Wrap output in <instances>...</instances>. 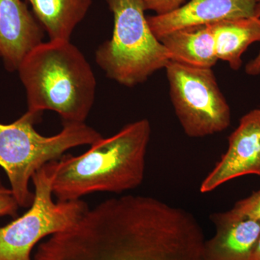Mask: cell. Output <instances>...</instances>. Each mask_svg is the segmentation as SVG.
I'll return each instance as SVG.
<instances>
[{
  "label": "cell",
  "instance_id": "cell-1",
  "mask_svg": "<svg viewBox=\"0 0 260 260\" xmlns=\"http://www.w3.org/2000/svg\"><path fill=\"white\" fill-rule=\"evenodd\" d=\"M205 236L186 210L126 195L88 209L38 246L34 260H206Z\"/></svg>",
  "mask_w": 260,
  "mask_h": 260
},
{
  "label": "cell",
  "instance_id": "cell-2",
  "mask_svg": "<svg viewBox=\"0 0 260 260\" xmlns=\"http://www.w3.org/2000/svg\"><path fill=\"white\" fill-rule=\"evenodd\" d=\"M150 135V122L141 119L98 140L81 155H63L48 162L53 195L59 201H71L99 191L120 193L138 187L144 179Z\"/></svg>",
  "mask_w": 260,
  "mask_h": 260
},
{
  "label": "cell",
  "instance_id": "cell-3",
  "mask_svg": "<svg viewBox=\"0 0 260 260\" xmlns=\"http://www.w3.org/2000/svg\"><path fill=\"white\" fill-rule=\"evenodd\" d=\"M28 111L59 114L64 123H85L95 100L96 81L85 56L70 41L42 42L18 68Z\"/></svg>",
  "mask_w": 260,
  "mask_h": 260
},
{
  "label": "cell",
  "instance_id": "cell-4",
  "mask_svg": "<svg viewBox=\"0 0 260 260\" xmlns=\"http://www.w3.org/2000/svg\"><path fill=\"white\" fill-rule=\"evenodd\" d=\"M40 116L26 112L13 123H0V167L21 208L32 205L34 194L29 184L39 169L60 158L70 149L91 145L102 138L85 123H64L60 133L43 136L34 128Z\"/></svg>",
  "mask_w": 260,
  "mask_h": 260
},
{
  "label": "cell",
  "instance_id": "cell-5",
  "mask_svg": "<svg viewBox=\"0 0 260 260\" xmlns=\"http://www.w3.org/2000/svg\"><path fill=\"white\" fill-rule=\"evenodd\" d=\"M114 15L112 39L95 53V61L108 78L126 87L144 83L172 61L145 15L143 0H106Z\"/></svg>",
  "mask_w": 260,
  "mask_h": 260
},
{
  "label": "cell",
  "instance_id": "cell-6",
  "mask_svg": "<svg viewBox=\"0 0 260 260\" xmlns=\"http://www.w3.org/2000/svg\"><path fill=\"white\" fill-rule=\"evenodd\" d=\"M31 180L34 198L28 211L0 227V260H34L31 252L38 243L73 226L88 209L83 200H53L48 164Z\"/></svg>",
  "mask_w": 260,
  "mask_h": 260
},
{
  "label": "cell",
  "instance_id": "cell-7",
  "mask_svg": "<svg viewBox=\"0 0 260 260\" xmlns=\"http://www.w3.org/2000/svg\"><path fill=\"white\" fill-rule=\"evenodd\" d=\"M165 69L173 106L186 135L203 138L229 127L230 107L212 68L171 61Z\"/></svg>",
  "mask_w": 260,
  "mask_h": 260
},
{
  "label": "cell",
  "instance_id": "cell-8",
  "mask_svg": "<svg viewBox=\"0 0 260 260\" xmlns=\"http://www.w3.org/2000/svg\"><path fill=\"white\" fill-rule=\"evenodd\" d=\"M260 176V109L243 116L229 138V148L200 186L210 192L227 181L242 176Z\"/></svg>",
  "mask_w": 260,
  "mask_h": 260
},
{
  "label": "cell",
  "instance_id": "cell-9",
  "mask_svg": "<svg viewBox=\"0 0 260 260\" xmlns=\"http://www.w3.org/2000/svg\"><path fill=\"white\" fill-rule=\"evenodd\" d=\"M256 0H190L177 9L148 17L157 39L180 29L254 16Z\"/></svg>",
  "mask_w": 260,
  "mask_h": 260
},
{
  "label": "cell",
  "instance_id": "cell-10",
  "mask_svg": "<svg viewBox=\"0 0 260 260\" xmlns=\"http://www.w3.org/2000/svg\"><path fill=\"white\" fill-rule=\"evenodd\" d=\"M44 30L21 0H0V57L5 69L18 71L29 53L42 44Z\"/></svg>",
  "mask_w": 260,
  "mask_h": 260
},
{
  "label": "cell",
  "instance_id": "cell-11",
  "mask_svg": "<svg viewBox=\"0 0 260 260\" xmlns=\"http://www.w3.org/2000/svg\"><path fill=\"white\" fill-rule=\"evenodd\" d=\"M215 236L205 241L206 260H251L260 237V222L243 218L231 210L215 213Z\"/></svg>",
  "mask_w": 260,
  "mask_h": 260
},
{
  "label": "cell",
  "instance_id": "cell-12",
  "mask_svg": "<svg viewBox=\"0 0 260 260\" xmlns=\"http://www.w3.org/2000/svg\"><path fill=\"white\" fill-rule=\"evenodd\" d=\"M172 61L200 68H212L218 60L211 25L180 29L159 38Z\"/></svg>",
  "mask_w": 260,
  "mask_h": 260
},
{
  "label": "cell",
  "instance_id": "cell-13",
  "mask_svg": "<svg viewBox=\"0 0 260 260\" xmlns=\"http://www.w3.org/2000/svg\"><path fill=\"white\" fill-rule=\"evenodd\" d=\"M215 53L234 70L242 65V56L248 47L260 42V18L232 19L211 24Z\"/></svg>",
  "mask_w": 260,
  "mask_h": 260
},
{
  "label": "cell",
  "instance_id": "cell-14",
  "mask_svg": "<svg viewBox=\"0 0 260 260\" xmlns=\"http://www.w3.org/2000/svg\"><path fill=\"white\" fill-rule=\"evenodd\" d=\"M50 40L70 41L85 18L92 0H27Z\"/></svg>",
  "mask_w": 260,
  "mask_h": 260
},
{
  "label": "cell",
  "instance_id": "cell-15",
  "mask_svg": "<svg viewBox=\"0 0 260 260\" xmlns=\"http://www.w3.org/2000/svg\"><path fill=\"white\" fill-rule=\"evenodd\" d=\"M231 211L243 218L260 222V190L238 202Z\"/></svg>",
  "mask_w": 260,
  "mask_h": 260
},
{
  "label": "cell",
  "instance_id": "cell-16",
  "mask_svg": "<svg viewBox=\"0 0 260 260\" xmlns=\"http://www.w3.org/2000/svg\"><path fill=\"white\" fill-rule=\"evenodd\" d=\"M19 208L13 191L3 184L0 177V217L17 216Z\"/></svg>",
  "mask_w": 260,
  "mask_h": 260
},
{
  "label": "cell",
  "instance_id": "cell-17",
  "mask_svg": "<svg viewBox=\"0 0 260 260\" xmlns=\"http://www.w3.org/2000/svg\"><path fill=\"white\" fill-rule=\"evenodd\" d=\"M185 0H143L145 10H152L162 15L177 9Z\"/></svg>",
  "mask_w": 260,
  "mask_h": 260
},
{
  "label": "cell",
  "instance_id": "cell-18",
  "mask_svg": "<svg viewBox=\"0 0 260 260\" xmlns=\"http://www.w3.org/2000/svg\"><path fill=\"white\" fill-rule=\"evenodd\" d=\"M254 17L260 18V0H256L254 8ZM245 72L246 74L251 76L260 75V50L257 56L246 64Z\"/></svg>",
  "mask_w": 260,
  "mask_h": 260
},
{
  "label": "cell",
  "instance_id": "cell-19",
  "mask_svg": "<svg viewBox=\"0 0 260 260\" xmlns=\"http://www.w3.org/2000/svg\"><path fill=\"white\" fill-rule=\"evenodd\" d=\"M251 260H260V237L251 256Z\"/></svg>",
  "mask_w": 260,
  "mask_h": 260
}]
</instances>
